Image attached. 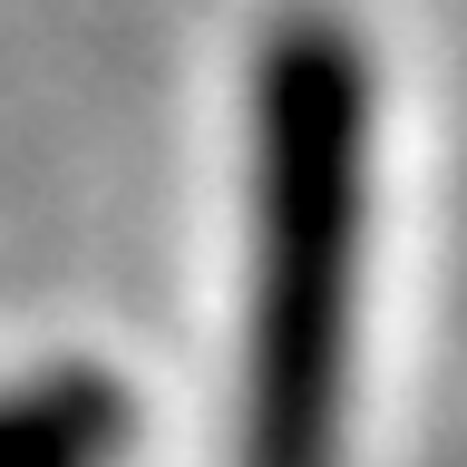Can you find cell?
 <instances>
[{
  "label": "cell",
  "mask_w": 467,
  "mask_h": 467,
  "mask_svg": "<svg viewBox=\"0 0 467 467\" xmlns=\"http://www.w3.org/2000/svg\"><path fill=\"white\" fill-rule=\"evenodd\" d=\"M370 195V58L341 20L273 29L254 88V321L234 467H341L350 292Z\"/></svg>",
  "instance_id": "obj_1"
},
{
  "label": "cell",
  "mask_w": 467,
  "mask_h": 467,
  "mask_svg": "<svg viewBox=\"0 0 467 467\" xmlns=\"http://www.w3.org/2000/svg\"><path fill=\"white\" fill-rule=\"evenodd\" d=\"M137 438V400L117 370H39L0 389V467H117Z\"/></svg>",
  "instance_id": "obj_2"
}]
</instances>
